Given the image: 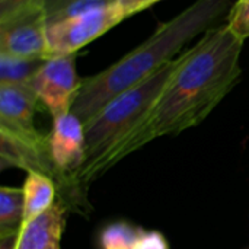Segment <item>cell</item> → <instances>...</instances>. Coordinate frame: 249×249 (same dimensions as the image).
Returning <instances> with one entry per match:
<instances>
[{
    "label": "cell",
    "mask_w": 249,
    "mask_h": 249,
    "mask_svg": "<svg viewBox=\"0 0 249 249\" xmlns=\"http://www.w3.org/2000/svg\"><path fill=\"white\" fill-rule=\"evenodd\" d=\"M242 48L244 39L228 23L209 29L198 44L179 55L175 71L143 121L82 177L80 188L150 142L203 123L238 83Z\"/></svg>",
    "instance_id": "1"
},
{
    "label": "cell",
    "mask_w": 249,
    "mask_h": 249,
    "mask_svg": "<svg viewBox=\"0 0 249 249\" xmlns=\"http://www.w3.org/2000/svg\"><path fill=\"white\" fill-rule=\"evenodd\" d=\"M231 0H196L171 20L162 23L144 42L117 63L82 80L71 112L86 124L109 101L142 83L165 64L193 38L222 18Z\"/></svg>",
    "instance_id": "2"
},
{
    "label": "cell",
    "mask_w": 249,
    "mask_h": 249,
    "mask_svg": "<svg viewBox=\"0 0 249 249\" xmlns=\"http://www.w3.org/2000/svg\"><path fill=\"white\" fill-rule=\"evenodd\" d=\"M178 63L179 57L165 64L160 70L142 83L120 93L85 124L86 160L74 178L79 188V181L82 177L89 172L117 143L131 133L149 114L169 82Z\"/></svg>",
    "instance_id": "3"
},
{
    "label": "cell",
    "mask_w": 249,
    "mask_h": 249,
    "mask_svg": "<svg viewBox=\"0 0 249 249\" xmlns=\"http://www.w3.org/2000/svg\"><path fill=\"white\" fill-rule=\"evenodd\" d=\"M124 19L118 3H112L47 25L50 57L74 54Z\"/></svg>",
    "instance_id": "4"
},
{
    "label": "cell",
    "mask_w": 249,
    "mask_h": 249,
    "mask_svg": "<svg viewBox=\"0 0 249 249\" xmlns=\"http://www.w3.org/2000/svg\"><path fill=\"white\" fill-rule=\"evenodd\" d=\"M80 85L74 54L48 57L29 83L53 118L71 111Z\"/></svg>",
    "instance_id": "5"
},
{
    "label": "cell",
    "mask_w": 249,
    "mask_h": 249,
    "mask_svg": "<svg viewBox=\"0 0 249 249\" xmlns=\"http://www.w3.org/2000/svg\"><path fill=\"white\" fill-rule=\"evenodd\" d=\"M50 153L69 193L80 190L76 182V174L86 160V133L85 124L70 111L53 118V128L48 134Z\"/></svg>",
    "instance_id": "6"
},
{
    "label": "cell",
    "mask_w": 249,
    "mask_h": 249,
    "mask_svg": "<svg viewBox=\"0 0 249 249\" xmlns=\"http://www.w3.org/2000/svg\"><path fill=\"white\" fill-rule=\"evenodd\" d=\"M0 160L1 168H19L28 172L44 174L54 181L64 184V179L55 168L48 136L39 131L23 134L0 127Z\"/></svg>",
    "instance_id": "7"
},
{
    "label": "cell",
    "mask_w": 249,
    "mask_h": 249,
    "mask_svg": "<svg viewBox=\"0 0 249 249\" xmlns=\"http://www.w3.org/2000/svg\"><path fill=\"white\" fill-rule=\"evenodd\" d=\"M0 54L48 58L45 10H31L0 22Z\"/></svg>",
    "instance_id": "8"
},
{
    "label": "cell",
    "mask_w": 249,
    "mask_h": 249,
    "mask_svg": "<svg viewBox=\"0 0 249 249\" xmlns=\"http://www.w3.org/2000/svg\"><path fill=\"white\" fill-rule=\"evenodd\" d=\"M39 99L29 85L0 83V127L15 133H36L34 118Z\"/></svg>",
    "instance_id": "9"
},
{
    "label": "cell",
    "mask_w": 249,
    "mask_h": 249,
    "mask_svg": "<svg viewBox=\"0 0 249 249\" xmlns=\"http://www.w3.org/2000/svg\"><path fill=\"white\" fill-rule=\"evenodd\" d=\"M67 204L55 201L44 213L23 222L18 233L16 249H61Z\"/></svg>",
    "instance_id": "10"
},
{
    "label": "cell",
    "mask_w": 249,
    "mask_h": 249,
    "mask_svg": "<svg viewBox=\"0 0 249 249\" xmlns=\"http://www.w3.org/2000/svg\"><path fill=\"white\" fill-rule=\"evenodd\" d=\"M25 198V220L28 222L55 204V181L39 172H28L22 187Z\"/></svg>",
    "instance_id": "11"
},
{
    "label": "cell",
    "mask_w": 249,
    "mask_h": 249,
    "mask_svg": "<svg viewBox=\"0 0 249 249\" xmlns=\"http://www.w3.org/2000/svg\"><path fill=\"white\" fill-rule=\"evenodd\" d=\"M25 220L23 190L15 187L0 188V235L18 232Z\"/></svg>",
    "instance_id": "12"
},
{
    "label": "cell",
    "mask_w": 249,
    "mask_h": 249,
    "mask_svg": "<svg viewBox=\"0 0 249 249\" xmlns=\"http://www.w3.org/2000/svg\"><path fill=\"white\" fill-rule=\"evenodd\" d=\"M47 58H23L0 54V83L29 85Z\"/></svg>",
    "instance_id": "13"
},
{
    "label": "cell",
    "mask_w": 249,
    "mask_h": 249,
    "mask_svg": "<svg viewBox=\"0 0 249 249\" xmlns=\"http://www.w3.org/2000/svg\"><path fill=\"white\" fill-rule=\"evenodd\" d=\"M142 231V228L128 222H114L101 231L99 247L101 249H133Z\"/></svg>",
    "instance_id": "14"
},
{
    "label": "cell",
    "mask_w": 249,
    "mask_h": 249,
    "mask_svg": "<svg viewBox=\"0 0 249 249\" xmlns=\"http://www.w3.org/2000/svg\"><path fill=\"white\" fill-rule=\"evenodd\" d=\"M228 26L244 41L249 38V0H238L231 7Z\"/></svg>",
    "instance_id": "15"
},
{
    "label": "cell",
    "mask_w": 249,
    "mask_h": 249,
    "mask_svg": "<svg viewBox=\"0 0 249 249\" xmlns=\"http://www.w3.org/2000/svg\"><path fill=\"white\" fill-rule=\"evenodd\" d=\"M45 1L47 0H0V22L31 10H45Z\"/></svg>",
    "instance_id": "16"
},
{
    "label": "cell",
    "mask_w": 249,
    "mask_h": 249,
    "mask_svg": "<svg viewBox=\"0 0 249 249\" xmlns=\"http://www.w3.org/2000/svg\"><path fill=\"white\" fill-rule=\"evenodd\" d=\"M133 249H169V244L160 232L143 229Z\"/></svg>",
    "instance_id": "17"
},
{
    "label": "cell",
    "mask_w": 249,
    "mask_h": 249,
    "mask_svg": "<svg viewBox=\"0 0 249 249\" xmlns=\"http://www.w3.org/2000/svg\"><path fill=\"white\" fill-rule=\"evenodd\" d=\"M158 1H160V0H117V3L121 7L125 18L146 10L147 7L153 6Z\"/></svg>",
    "instance_id": "18"
},
{
    "label": "cell",
    "mask_w": 249,
    "mask_h": 249,
    "mask_svg": "<svg viewBox=\"0 0 249 249\" xmlns=\"http://www.w3.org/2000/svg\"><path fill=\"white\" fill-rule=\"evenodd\" d=\"M74 0H47L45 1V15H47V20L50 18H53L54 15H57L60 10H63L64 7H67L70 3H73Z\"/></svg>",
    "instance_id": "19"
},
{
    "label": "cell",
    "mask_w": 249,
    "mask_h": 249,
    "mask_svg": "<svg viewBox=\"0 0 249 249\" xmlns=\"http://www.w3.org/2000/svg\"><path fill=\"white\" fill-rule=\"evenodd\" d=\"M115 1H117V0H115Z\"/></svg>",
    "instance_id": "20"
}]
</instances>
